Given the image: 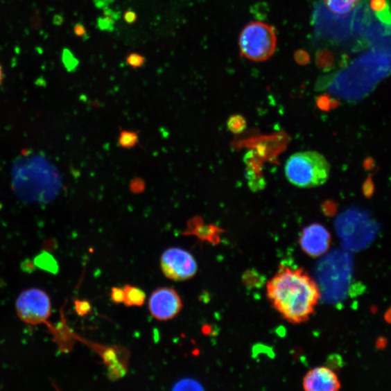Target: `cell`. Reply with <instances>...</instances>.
Instances as JSON below:
<instances>
[{
    "label": "cell",
    "mask_w": 391,
    "mask_h": 391,
    "mask_svg": "<svg viewBox=\"0 0 391 391\" xmlns=\"http://www.w3.org/2000/svg\"><path fill=\"white\" fill-rule=\"evenodd\" d=\"M242 280L243 282L248 287L257 286H259V284L263 283V280L261 279V275L254 270L247 271L245 274L243 275Z\"/></svg>",
    "instance_id": "cell-17"
},
{
    "label": "cell",
    "mask_w": 391,
    "mask_h": 391,
    "mask_svg": "<svg viewBox=\"0 0 391 391\" xmlns=\"http://www.w3.org/2000/svg\"><path fill=\"white\" fill-rule=\"evenodd\" d=\"M331 167L327 159L316 151H303L291 155L286 160L284 172L287 180L300 189H312L329 181Z\"/></svg>",
    "instance_id": "cell-2"
},
{
    "label": "cell",
    "mask_w": 391,
    "mask_h": 391,
    "mask_svg": "<svg viewBox=\"0 0 391 391\" xmlns=\"http://www.w3.org/2000/svg\"><path fill=\"white\" fill-rule=\"evenodd\" d=\"M123 288L112 287L110 291V299L115 304H121L124 301Z\"/></svg>",
    "instance_id": "cell-21"
},
{
    "label": "cell",
    "mask_w": 391,
    "mask_h": 391,
    "mask_svg": "<svg viewBox=\"0 0 391 391\" xmlns=\"http://www.w3.org/2000/svg\"><path fill=\"white\" fill-rule=\"evenodd\" d=\"M124 289L123 304L126 306H141L145 303L146 295L145 292L136 286L125 285Z\"/></svg>",
    "instance_id": "cell-12"
},
{
    "label": "cell",
    "mask_w": 391,
    "mask_h": 391,
    "mask_svg": "<svg viewBox=\"0 0 391 391\" xmlns=\"http://www.w3.org/2000/svg\"><path fill=\"white\" fill-rule=\"evenodd\" d=\"M191 234L198 236L203 241L217 244L220 239L218 236L219 230L213 225H198L192 228Z\"/></svg>",
    "instance_id": "cell-13"
},
{
    "label": "cell",
    "mask_w": 391,
    "mask_h": 391,
    "mask_svg": "<svg viewBox=\"0 0 391 391\" xmlns=\"http://www.w3.org/2000/svg\"><path fill=\"white\" fill-rule=\"evenodd\" d=\"M23 270L27 272H32L35 269V263H33L31 260L26 259L21 265Z\"/></svg>",
    "instance_id": "cell-27"
},
{
    "label": "cell",
    "mask_w": 391,
    "mask_h": 391,
    "mask_svg": "<svg viewBox=\"0 0 391 391\" xmlns=\"http://www.w3.org/2000/svg\"><path fill=\"white\" fill-rule=\"evenodd\" d=\"M19 318L30 324L45 322L51 315V301L47 293L39 288L23 291L16 301Z\"/></svg>",
    "instance_id": "cell-5"
},
{
    "label": "cell",
    "mask_w": 391,
    "mask_h": 391,
    "mask_svg": "<svg viewBox=\"0 0 391 391\" xmlns=\"http://www.w3.org/2000/svg\"><path fill=\"white\" fill-rule=\"evenodd\" d=\"M322 2L325 8L332 13L344 15L353 10L360 0H322Z\"/></svg>",
    "instance_id": "cell-11"
},
{
    "label": "cell",
    "mask_w": 391,
    "mask_h": 391,
    "mask_svg": "<svg viewBox=\"0 0 391 391\" xmlns=\"http://www.w3.org/2000/svg\"><path fill=\"white\" fill-rule=\"evenodd\" d=\"M318 62L320 67H329V65L332 62V56L329 55L328 52H322V54L319 55Z\"/></svg>",
    "instance_id": "cell-24"
},
{
    "label": "cell",
    "mask_w": 391,
    "mask_h": 391,
    "mask_svg": "<svg viewBox=\"0 0 391 391\" xmlns=\"http://www.w3.org/2000/svg\"><path fill=\"white\" fill-rule=\"evenodd\" d=\"M3 80V70L2 65L0 64V87H1Z\"/></svg>",
    "instance_id": "cell-30"
},
{
    "label": "cell",
    "mask_w": 391,
    "mask_h": 391,
    "mask_svg": "<svg viewBox=\"0 0 391 391\" xmlns=\"http://www.w3.org/2000/svg\"><path fill=\"white\" fill-rule=\"evenodd\" d=\"M238 44L243 56L254 62L266 61L276 50L275 29L266 23L252 22L241 31Z\"/></svg>",
    "instance_id": "cell-3"
},
{
    "label": "cell",
    "mask_w": 391,
    "mask_h": 391,
    "mask_svg": "<svg viewBox=\"0 0 391 391\" xmlns=\"http://www.w3.org/2000/svg\"><path fill=\"white\" fill-rule=\"evenodd\" d=\"M336 231L351 247H361L370 243L376 236L378 224L366 211L360 208H350L342 213L335 222Z\"/></svg>",
    "instance_id": "cell-4"
},
{
    "label": "cell",
    "mask_w": 391,
    "mask_h": 391,
    "mask_svg": "<svg viewBox=\"0 0 391 391\" xmlns=\"http://www.w3.org/2000/svg\"><path fill=\"white\" fill-rule=\"evenodd\" d=\"M183 302L178 293L172 288L162 287L153 292L149 300L152 316L159 321H168L181 313Z\"/></svg>",
    "instance_id": "cell-7"
},
{
    "label": "cell",
    "mask_w": 391,
    "mask_h": 391,
    "mask_svg": "<svg viewBox=\"0 0 391 391\" xmlns=\"http://www.w3.org/2000/svg\"><path fill=\"white\" fill-rule=\"evenodd\" d=\"M114 21L115 20L108 16L107 18L103 19L101 26L103 29L112 31L114 28Z\"/></svg>",
    "instance_id": "cell-26"
},
{
    "label": "cell",
    "mask_w": 391,
    "mask_h": 391,
    "mask_svg": "<svg viewBox=\"0 0 391 391\" xmlns=\"http://www.w3.org/2000/svg\"><path fill=\"white\" fill-rule=\"evenodd\" d=\"M257 155L254 151L247 153L244 157L246 164V177L250 189L253 192L262 191L266 188V182L263 175L262 167L260 166Z\"/></svg>",
    "instance_id": "cell-10"
},
{
    "label": "cell",
    "mask_w": 391,
    "mask_h": 391,
    "mask_svg": "<svg viewBox=\"0 0 391 391\" xmlns=\"http://www.w3.org/2000/svg\"><path fill=\"white\" fill-rule=\"evenodd\" d=\"M174 390H204L200 383L191 379H185L177 383Z\"/></svg>",
    "instance_id": "cell-18"
},
{
    "label": "cell",
    "mask_w": 391,
    "mask_h": 391,
    "mask_svg": "<svg viewBox=\"0 0 391 391\" xmlns=\"http://www.w3.org/2000/svg\"><path fill=\"white\" fill-rule=\"evenodd\" d=\"M75 33L78 36H83L86 32L83 26H77L75 28Z\"/></svg>",
    "instance_id": "cell-29"
},
{
    "label": "cell",
    "mask_w": 391,
    "mask_h": 391,
    "mask_svg": "<svg viewBox=\"0 0 391 391\" xmlns=\"http://www.w3.org/2000/svg\"><path fill=\"white\" fill-rule=\"evenodd\" d=\"M160 267L166 277L173 281L189 280L198 270L194 257L188 251L177 247H172L163 252Z\"/></svg>",
    "instance_id": "cell-6"
},
{
    "label": "cell",
    "mask_w": 391,
    "mask_h": 391,
    "mask_svg": "<svg viewBox=\"0 0 391 391\" xmlns=\"http://www.w3.org/2000/svg\"><path fill=\"white\" fill-rule=\"evenodd\" d=\"M267 295L286 320L302 323L315 312L321 293L318 284L304 270L281 266L268 283Z\"/></svg>",
    "instance_id": "cell-1"
},
{
    "label": "cell",
    "mask_w": 391,
    "mask_h": 391,
    "mask_svg": "<svg viewBox=\"0 0 391 391\" xmlns=\"http://www.w3.org/2000/svg\"><path fill=\"white\" fill-rule=\"evenodd\" d=\"M331 242L329 232L320 223L305 227L299 238L303 251L308 255L318 257L327 252Z\"/></svg>",
    "instance_id": "cell-8"
},
{
    "label": "cell",
    "mask_w": 391,
    "mask_h": 391,
    "mask_svg": "<svg viewBox=\"0 0 391 391\" xmlns=\"http://www.w3.org/2000/svg\"><path fill=\"white\" fill-rule=\"evenodd\" d=\"M370 8L378 14L388 9L389 5L386 0H370Z\"/></svg>",
    "instance_id": "cell-22"
},
{
    "label": "cell",
    "mask_w": 391,
    "mask_h": 391,
    "mask_svg": "<svg viewBox=\"0 0 391 391\" xmlns=\"http://www.w3.org/2000/svg\"><path fill=\"white\" fill-rule=\"evenodd\" d=\"M75 308L79 316H85L92 311V305L87 300H75Z\"/></svg>",
    "instance_id": "cell-19"
},
{
    "label": "cell",
    "mask_w": 391,
    "mask_h": 391,
    "mask_svg": "<svg viewBox=\"0 0 391 391\" xmlns=\"http://www.w3.org/2000/svg\"><path fill=\"white\" fill-rule=\"evenodd\" d=\"M97 6H100L101 7H107L110 4L113 2V0H95Z\"/></svg>",
    "instance_id": "cell-28"
},
{
    "label": "cell",
    "mask_w": 391,
    "mask_h": 391,
    "mask_svg": "<svg viewBox=\"0 0 391 391\" xmlns=\"http://www.w3.org/2000/svg\"><path fill=\"white\" fill-rule=\"evenodd\" d=\"M227 127L234 134H242L247 129V120L239 114H236L227 119Z\"/></svg>",
    "instance_id": "cell-15"
},
{
    "label": "cell",
    "mask_w": 391,
    "mask_h": 391,
    "mask_svg": "<svg viewBox=\"0 0 391 391\" xmlns=\"http://www.w3.org/2000/svg\"><path fill=\"white\" fill-rule=\"evenodd\" d=\"M137 14L132 10H128L124 14V19L128 24H134L137 21Z\"/></svg>",
    "instance_id": "cell-25"
},
{
    "label": "cell",
    "mask_w": 391,
    "mask_h": 391,
    "mask_svg": "<svg viewBox=\"0 0 391 391\" xmlns=\"http://www.w3.org/2000/svg\"><path fill=\"white\" fill-rule=\"evenodd\" d=\"M35 265L39 268L46 272L57 274L59 270L55 258L48 252H42L35 259Z\"/></svg>",
    "instance_id": "cell-14"
},
{
    "label": "cell",
    "mask_w": 391,
    "mask_h": 391,
    "mask_svg": "<svg viewBox=\"0 0 391 391\" xmlns=\"http://www.w3.org/2000/svg\"><path fill=\"white\" fill-rule=\"evenodd\" d=\"M340 383L336 373L329 367H317L308 372L303 381L307 391H336Z\"/></svg>",
    "instance_id": "cell-9"
},
{
    "label": "cell",
    "mask_w": 391,
    "mask_h": 391,
    "mask_svg": "<svg viewBox=\"0 0 391 391\" xmlns=\"http://www.w3.org/2000/svg\"><path fill=\"white\" fill-rule=\"evenodd\" d=\"M127 62L130 67L140 68L145 62V59L139 54L132 53L127 57Z\"/></svg>",
    "instance_id": "cell-20"
},
{
    "label": "cell",
    "mask_w": 391,
    "mask_h": 391,
    "mask_svg": "<svg viewBox=\"0 0 391 391\" xmlns=\"http://www.w3.org/2000/svg\"><path fill=\"white\" fill-rule=\"evenodd\" d=\"M295 60L299 64H306L309 61V55L304 51L299 50L295 53Z\"/></svg>",
    "instance_id": "cell-23"
},
{
    "label": "cell",
    "mask_w": 391,
    "mask_h": 391,
    "mask_svg": "<svg viewBox=\"0 0 391 391\" xmlns=\"http://www.w3.org/2000/svg\"><path fill=\"white\" fill-rule=\"evenodd\" d=\"M138 142V135L136 132H128L123 130L121 133L119 138V144L124 148H132L136 146Z\"/></svg>",
    "instance_id": "cell-16"
}]
</instances>
